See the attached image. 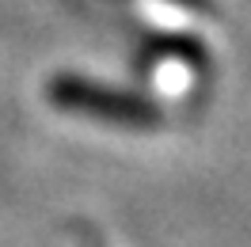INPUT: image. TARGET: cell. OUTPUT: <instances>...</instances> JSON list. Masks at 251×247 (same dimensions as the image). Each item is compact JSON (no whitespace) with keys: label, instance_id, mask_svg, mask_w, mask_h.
<instances>
[{"label":"cell","instance_id":"1","mask_svg":"<svg viewBox=\"0 0 251 247\" xmlns=\"http://www.w3.org/2000/svg\"><path fill=\"white\" fill-rule=\"evenodd\" d=\"M46 95H50V103H57L61 110L95 114V118L114 122V125H156V118H160L145 99L103 88V84L84 80V76H53L46 84Z\"/></svg>","mask_w":251,"mask_h":247}]
</instances>
